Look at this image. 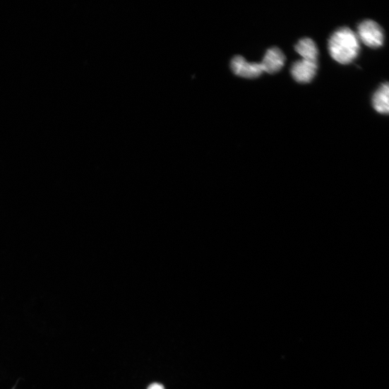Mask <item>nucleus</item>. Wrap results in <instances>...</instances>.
Segmentation results:
<instances>
[{
  "label": "nucleus",
  "instance_id": "7",
  "mask_svg": "<svg viewBox=\"0 0 389 389\" xmlns=\"http://www.w3.org/2000/svg\"><path fill=\"white\" fill-rule=\"evenodd\" d=\"M295 49L303 57V59L316 62L318 49L312 40L309 38L301 40L296 45Z\"/></svg>",
  "mask_w": 389,
  "mask_h": 389
},
{
  "label": "nucleus",
  "instance_id": "5",
  "mask_svg": "<svg viewBox=\"0 0 389 389\" xmlns=\"http://www.w3.org/2000/svg\"><path fill=\"white\" fill-rule=\"evenodd\" d=\"M286 56L280 49L277 47L269 49L261 63L263 72L268 74H275L285 66Z\"/></svg>",
  "mask_w": 389,
  "mask_h": 389
},
{
  "label": "nucleus",
  "instance_id": "3",
  "mask_svg": "<svg viewBox=\"0 0 389 389\" xmlns=\"http://www.w3.org/2000/svg\"><path fill=\"white\" fill-rule=\"evenodd\" d=\"M231 68L234 75L249 79L257 78L264 73L261 63L247 62L241 56L232 59Z\"/></svg>",
  "mask_w": 389,
  "mask_h": 389
},
{
  "label": "nucleus",
  "instance_id": "1",
  "mask_svg": "<svg viewBox=\"0 0 389 389\" xmlns=\"http://www.w3.org/2000/svg\"><path fill=\"white\" fill-rule=\"evenodd\" d=\"M329 52L333 59L342 64L354 60L360 52V42L357 34L350 28L337 29L328 42Z\"/></svg>",
  "mask_w": 389,
  "mask_h": 389
},
{
  "label": "nucleus",
  "instance_id": "8",
  "mask_svg": "<svg viewBox=\"0 0 389 389\" xmlns=\"http://www.w3.org/2000/svg\"><path fill=\"white\" fill-rule=\"evenodd\" d=\"M148 389H164V387L159 383L152 384Z\"/></svg>",
  "mask_w": 389,
  "mask_h": 389
},
{
  "label": "nucleus",
  "instance_id": "4",
  "mask_svg": "<svg viewBox=\"0 0 389 389\" xmlns=\"http://www.w3.org/2000/svg\"><path fill=\"white\" fill-rule=\"evenodd\" d=\"M317 70V62L302 59L295 62L292 67L294 79L300 83H310L314 78Z\"/></svg>",
  "mask_w": 389,
  "mask_h": 389
},
{
  "label": "nucleus",
  "instance_id": "6",
  "mask_svg": "<svg viewBox=\"0 0 389 389\" xmlns=\"http://www.w3.org/2000/svg\"><path fill=\"white\" fill-rule=\"evenodd\" d=\"M389 85L388 83L383 84L375 92L373 97V105L375 110L381 114L389 112Z\"/></svg>",
  "mask_w": 389,
  "mask_h": 389
},
{
  "label": "nucleus",
  "instance_id": "2",
  "mask_svg": "<svg viewBox=\"0 0 389 389\" xmlns=\"http://www.w3.org/2000/svg\"><path fill=\"white\" fill-rule=\"evenodd\" d=\"M357 35L359 40L370 48H378L383 44V29L372 20H366L359 24Z\"/></svg>",
  "mask_w": 389,
  "mask_h": 389
}]
</instances>
